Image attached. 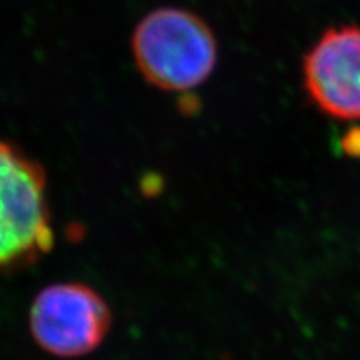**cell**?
<instances>
[{"label":"cell","instance_id":"7a4b0ae2","mask_svg":"<svg viewBox=\"0 0 360 360\" xmlns=\"http://www.w3.org/2000/svg\"><path fill=\"white\" fill-rule=\"evenodd\" d=\"M52 247L42 165L0 141V269L25 267Z\"/></svg>","mask_w":360,"mask_h":360},{"label":"cell","instance_id":"5b68a950","mask_svg":"<svg viewBox=\"0 0 360 360\" xmlns=\"http://www.w3.org/2000/svg\"><path fill=\"white\" fill-rule=\"evenodd\" d=\"M340 148L345 155L360 159V127H352L345 132L340 141Z\"/></svg>","mask_w":360,"mask_h":360},{"label":"cell","instance_id":"6da1fadb","mask_svg":"<svg viewBox=\"0 0 360 360\" xmlns=\"http://www.w3.org/2000/svg\"><path fill=\"white\" fill-rule=\"evenodd\" d=\"M132 52L143 79L167 92L199 87L212 75L219 58L209 24L179 7L147 13L134 30Z\"/></svg>","mask_w":360,"mask_h":360},{"label":"cell","instance_id":"3957f363","mask_svg":"<svg viewBox=\"0 0 360 360\" xmlns=\"http://www.w3.org/2000/svg\"><path fill=\"white\" fill-rule=\"evenodd\" d=\"M112 314L96 290L79 282L53 283L35 297L30 332L49 354L82 357L96 350L109 334Z\"/></svg>","mask_w":360,"mask_h":360},{"label":"cell","instance_id":"277c9868","mask_svg":"<svg viewBox=\"0 0 360 360\" xmlns=\"http://www.w3.org/2000/svg\"><path fill=\"white\" fill-rule=\"evenodd\" d=\"M304 85L323 114L360 120V27L323 32L304 57Z\"/></svg>","mask_w":360,"mask_h":360}]
</instances>
